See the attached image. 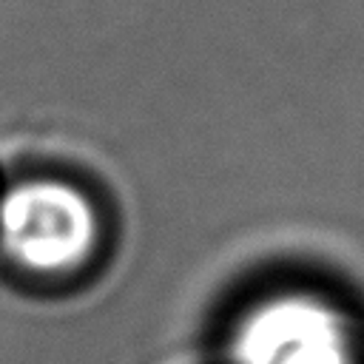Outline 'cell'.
I'll return each mask as SVG.
<instances>
[{
  "label": "cell",
  "instance_id": "cell-1",
  "mask_svg": "<svg viewBox=\"0 0 364 364\" xmlns=\"http://www.w3.org/2000/svg\"><path fill=\"white\" fill-rule=\"evenodd\" d=\"M105 250V216L85 185L31 171L0 191V270L31 293L85 282Z\"/></svg>",
  "mask_w": 364,
  "mask_h": 364
},
{
  "label": "cell",
  "instance_id": "cell-2",
  "mask_svg": "<svg viewBox=\"0 0 364 364\" xmlns=\"http://www.w3.org/2000/svg\"><path fill=\"white\" fill-rule=\"evenodd\" d=\"M213 355L216 364H364V318L333 290L279 282L225 316Z\"/></svg>",
  "mask_w": 364,
  "mask_h": 364
}]
</instances>
